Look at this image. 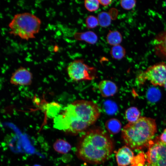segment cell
<instances>
[{
    "label": "cell",
    "mask_w": 166,
    "mask_h": 166,
    "mask_svg": "<svg viewBox=\"0 0 166 166\" xmlns=\"http://www.w3.org/2000/svg\"><path fill=\"white\" fill-rule=\"evenodd\" d=\"M101 109L95 102L85 100L74 101L53 118L54 127L71 133L86 130L99 118Z\"/></svg>",
    "instance_id": "obj_1"
},
{
    "label": "cell",
    "mask_w": 166,
    "mask_h": 166,
    "mask_svg": "<svg viewBox=\"0 0 166 166\" xmlns=\"http://www.w3.org/2000/svg\"><path fill=\"white\" fill-rule=\"evenodd\" d=\"M113 141L101 128H94L85 132L80 137L76 154L80 160L93 164H101L113 152Z\"/></svg>",
    "instance_id": "obj_2"
},
{
    "label": "cell",
    "mask_w": 166,
    "mask_h": 166,
    "mask_svg": "<svg viewBox=\"0 0 166 166\" xmlns=\"http://www.w3.org/2000/svg\"><path fill=\"white\" fill-rule=\"evenodd\" d=\"M157 130L155 120L140 117L135 122H128L121 131V136L126 146L132 149H142L148 147Z\"/></svg>",
    "instance_id": "obj_3"
},
{
    "label": "cell",
    "mask_w": 166,
    "mask_h": 166,
    "mask_svg": "<svg viewBox=\"0 0 166 166\" xmlns=\"http://www.w3.org/2000/svg\"><path fill=\"white\" fill-rule=\"evenodd\" d=\"M41 23L38 17L31 13L17 14L9 24L10 33L27 40L35 38L39 30Z\"/></svg>",
    "instance_id": "obj_4"
},
{
    "label": "cell",
    "mask_w": 166,
    "mask_h": 166,
    "mask_svg": "<svg viewBox=\"0 0 166 166\" xmlns=\"http://www.w3.org/2000/svg\"><path fill=\"white\" fill-rule=\"evenodd\" d=\"M147 81L155 86L166 85V63L161 62L150 66L140 72L137 76L136 81L142 85Z\"/></svg>",
    "instance_id": "obj_5"
},
{
    "label": "cell",
    "mask_w": 166,
    "mask_h": 166,
    "mask_svg": "<svg viewBox=\"0 0 166 166\" xmlns=\"http://www.w3.org/2000/svg\"><path fill=\"white\" fill-rule=\"evenodd\" d=\"M145 156L147 166H166V143L156 137L150 142Z\"/></svg>",
    "instance_id": "obj_6"
},
{
    "label": "cell",
    "mask_w": 166,
    "mask_h": 166,
    "mask_svg": "<svg viewBox=\"0 0 166 166\" xmlns=\"http://www.w3.org/2000/svg\"><path fill=\"white\" fill-rule=\"evenodd\" d=\"M67 70L69 77L76 81L92 80L96 76V69L85 64L81 59L72 62L68 66Z\"/></svg>",
    "instance_id": "obj_7"
},
{
    "label": "cell",
    "mask_w": 166,
    "mask_h": 166,
    "mask_svg": "<svg viewBox=\"0 0 166 166\" xmlns=\"http://www.w3.org/2000/svg\"><path fill=\"white\" fill-rule=\"evenodd\" d=\"M32 79L31 73L26 68L21 67L12 74L10 82L15 85H29L31 84Z\"/></svg>",
    "instance_id": "obj_8"
},
{
    "label": "cell",
    "mask_w": 166,
    "mask_h": 166,
    "mask_svg": "<svg viewBox=\"0 0 166 166\" xmlns=\"http://www.w3.org/2000/svg\"><path fill=\"white\" fill-rule=\"evenodd\" d=\"M154 50L156 56L166 61V29L160 32L154 40Z\"/></svg>",
    "instance_id": "obj_9"
},
{
    "label": "cell",
    "mask_w": 166,
    "mask_h": 166,
    "mask_svg": "<svg viewBox=\"0 0 166 166\" xmlns=\"http://www.w3.org/2000/svg\"><path fill=\"white\" fill-rule=\"evenodd\" d=\"M115 156L119 166H128L131 164L134 157L131 149L126 145L116 151Z\"/></svg>",
    "instance_id": "obj_10"
},
{
    "label": "cell",
    "mask_w": 166,
    "mask_h": 166,
    "mask_svg": "<svg viewBox=\"0 0 166 166\" xmlns=\"http://www.w3.org/2000/svg\"><path fill=\"white\" fill-rule=\"evenodd\" d=\"M98 87L102 96L104 97L113 96L118 91V88L115 83L109 80L101 81Z\"/></svg>",
    "instance_id": "obj_11"
},
{
    "label": "cell",
    "mask_w": 166,
    "mask_h": 166,
    "mask_svg": "<svg viewBox=\"0 0 166 166\" xmlns=\"http://www.w3.org/2000/svg\"><path fill=\"white\" fill-rule=\"evenodd\" d=\"M74 36L77 40L84 41L91 44H95L98 40L97 35L92 31L76 33L74 34Z\"/></svg>",
    "instance_id": "obj_12"
},
{
    "label": "cell",
    "mask_w": 166,
    "mask_h": 166,
    "mask_svg": "<svg viewBox=\"0 0 166 166\" xmlns=\"http://www.w3.org/2000/svg\"><path fill=\"white\" fill-rule=\"evenodd\" d=\"M61 109V106L55 102L47 103L44 106L46 115L49 118H55L59 114Z\"/></svg>",
    "instance_id": "obj_13"
},
{
    "label": "cell",
    "mask_w": 166,
    "mask_h": 166,
    "mask_svg": "<svg viewBox=\"0 0 166 166\" xmlns=\"http://www.w3.org/2000/svg\"><path fill=\"white\" fill-rule=\"evenodd\" d=\"M54 150L61 154H65L71 150V146L66 141L62 139H58L53 144Z\"/></svg>",
    "instance_id": "obj_14"
},
{
    "label": "cell",
    "mask_w": 166,
    "mask_h": 166,
    "mask_svg": "<svg viewBox=\"0 0 166 166\" xmlns=\"http://www.w3.org/2000/svg\"><path fill=\"white\" fill-rule=\"evenodd\" d=\"M105 126L110 133L115 134L120 131L121 128V124L118 119L112 118L106 121Z\"/></svg>",
    "instance_id": "obj_15"
},
{
    "label": "cell",
    "mask_w": 166,
    "mask_h": 166,
    "mask_svg": "<svg viewBox=\"0 0 166 166\" xmlns=\"http://www.w3.org/2000/svg\"><path fill=\"white\" fill-rule=\"evenodd\" d=\"M122 40V36L118 31H110L107 35V42L111 45L113 46L120 45Z\"/></svg>",
    "instance_id": "obj_16"
},
{
    "label": "cell",
    "mask_w": 166,
    "mask_h": 166,
    "mask_svg": "<svg viewBox=\"0 0 166 166\" xmlns=\"http://www.w3.org/2000/svg\"><path fill=\"white\" fill-rule=\"evenodd\" d=\"M139 109L135 107H130L125 111V117L126 120L129 123L134 122L141 117Z\"/></svg>",
    "instance_id": "obj_17"
},
{
    "label": "cell",
    "mask_w": 166,
    "mask_h": 166,
    "mask_svg": "<svg viewBox=\"0 0 166 166\" xmlns=\"http://www.w3.org/2000/svg\"><path fill=\"white\" fill-rule=\"evenodd\" d=\"M110 54L113 59L121 60L125 57L126 50L122 46L118 45L113 46L112 47Z\"/></svg>",
    "instance_id": "obj_18"
},
{
    "label": "cell",
    "mask_w": 166,
    "mask_h": 166,
    "mask_svg": "<svg viewBox=\"0 0 166 166\" xmlns=\"http://www.w3.org/2000/svg\"><path fill=\"white\" fill-rule=\"evenodd\" d=\"M99 25L102 27H106L110 25L112 18L110 15L107 12H100L97 17Z\"/></svg>",
    "instance_id": "obj_19"
},
{
    "label": "cell",
    "mask_w": 166,
    "mask_h": 166,
    "mask_svg": "<svg viewBox=\"0 0 166 166\" xmlns=\"http://www.w3.org/2000/svg\"><path fill=\"white\" fill-rule=\"evenodd\" d=\"M146 161L145 155L143 152L134 156L130 166H144Z\"/></svg>",
    "instance_id": "obj_20"
},
{
    "label": "cell",
    "mask_w": 166,
    "mask_h": 166,
    "mask_svg": "<svg viewBox=\"0 0 166 166\" xmlns=\"http://www.w3.org/2000/svg\"><path fill=\"white\" fill-rule=\"evenodd\" d=\"M99 0H86L84 1V6L87 10L90 12L97 10L99 8Z\"/></svg>",
    "instance_id": "obj_21"
},
{
    "label": "cell",
    "mask_w": 166,
    "mask_h": 166,
    "mask_svg": "<svg viewBox=\"0 0 166 166\" xmlns=\"http://www.w3.org/2000/svg\"><path fill=\"white\" fill-rule=\"evenodd\" d=\"M85 24L87 27L89 29L96 27L99 25L97 17L92 15L88 16L85 20Z\"/></svg>",
    "instance_id": "obj_22"
},
{
    "label": "cell",
    "mask_w": 166,
    "mask_h": 166,
    "mask_svg": "<svg viewBox=\"0 0 166 166\" xmlns=\"http://www.w3.org/2000/svg\"><path fill=\"white\" fill-rule=\"evenodd\" d=\"M136 3V1L134 0H122L120 2L121 7L127 10H130L134 8Z\"/></svg>",
    "instance_id": "obj_23"
},
{
    "label": "cell",
    "mask_w": 166,
    "mask_h": 166,
    "mask_svg": "<svg viewBox=\"0 0 166 166\" xmlns=\"http://www.w3.org/2000/svg\"><path fill=\"white\" fill-rule=\"evenodd\" d=\"M100 4L104 6H107L110 4L112 1L111 0H99Z\"/></svg>",
    "instance_id": "obj_24"
},
{
    "label": "cell",
    "mask_w": 166,
    "mask_h": 166,
    "mask_svg": "<svg viewBox=\"0 0 166 166\" xmlns=\"http://www.w3.org/2000/svg\"><path fill=\"white\" fill-rule=\"evenodd\" d=\"M160 138L162 141L166 143V128L160 135Z\"/></svg>",
    "instance_id": "obj_25"
},
{
    "label": "cell",
    "mask_w": 166,
    "mask_h": 166,
    "mask_svg": "<svg viewBox=\"0 0 166 166\" xmlns=\"http://www.w3.org/2000/svg\"><path fill=\"white\" fill-rule=\"evenodd\" d=\"M164 5L166 6V1H165L164 2Z\"/></svg>",
    "instance_id": "obj_26"
},
{
    "label": "cell",
    "mask_w": 166,
    "mask_h": 166,
    "mask_svg": "<svg viewBox=\"0 0 166 166\" xmlns=\"http://www.w3.org/2000/svg\"><path fill=\"white\" fill-rule=\"evenodd\" d=\"M34 166H41L39 165H34Z\"/></svg>",
    "instance_id": "obj_27"
}]
</instances>
